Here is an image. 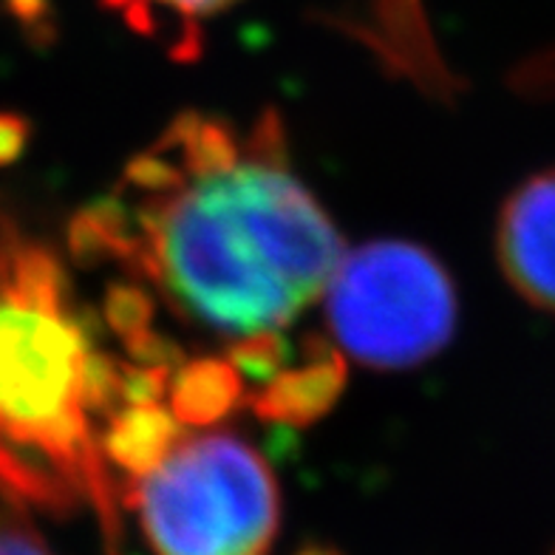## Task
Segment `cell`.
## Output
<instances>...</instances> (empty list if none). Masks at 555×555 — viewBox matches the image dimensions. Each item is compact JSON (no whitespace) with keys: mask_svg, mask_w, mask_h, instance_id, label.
Segmentation results:
<instances>
[{"mask_svg":"<svg viewBox=\"0 0 555 555\" xmlns=\"http://www.w3.org/2000/svg\"><path fill=\"white\" fill-rule=\"evenodd\" d=\"M74 253L119 272L108 321L142 365L162 321L216 346L242 380L281 369V337L323 298L344 244L286 154L275 117L188 114L72 227Z\"/></svg>","mask_w":555,"mask_h":555,"instance_id":"obj_1","label":"cell"},{"mask_svg":"<svg viewBox=\"0 0 555 555\" xmlns=\"http://www.w3.org/2000/svg\"><path fill=\"white\" fill-rule=\"evenodd\" d=\"M128 380L57 258L0 221V496L46 513L94 504L117 533L103 434Z\"/></svg>","mask_w":555,"mask_h":555,"instance_id":"obj_2","label":"cell"},{"mask_svg":"<svg viewBox=\"0 0 555 555\" xmlns=\"http://www.w3.org/2000/svg\"><path fill=\"white\" fill-rule=\"evenodd\" d=\"M122 502L154 555H270L281 525L267 460L242 437L207 425H176L125 476Z\"/></svg>","mask_w":555,"mask_h":555,"instance_id":"obj_3","label":"cell"},{"mask_svg":"<svg viewBox=\"0 0 555 555\" xmlns=\"http://www.w3.org/2000/svg\"><path fill=\"white\" fill-rule=\"evenodd\" d=\"M323 300L337 346L372 369L425 363L456 330L451 278L416 244L374 242L344 253Z\"/></svg>","mask_w":555,"mask_h":555,"instance_id":"obj_4","label":"cell"},{"mask_svg":"<svg viewBox=\"0 0 555 555\" xmlns=\"http://www.w3.org/2000/svg\"><path fill=\"white\" fill-rule=\"evenodd\" d=\"M496 253L513 289L555 312V168L527 179L504 202Z\"/></svg>","mask_w":555,"mask_h":555,"instance_id":"obj_5","label":"cell"},{"mask_svg":"<svg viewBox=\"0 0 555 555\" xmlns=\"http://www.w3.org/2000/svg\"><path fill=\"white\" fill-rule=\"evenodd\" d=\"M0 555H57L29 521L0 507Z\"/></svg>","mask_w":555,"mask_h":555,"instance_id":"obj_6","label":"cell"},{"mask_svg":"<svg viewBox=\"0 0 555 555\" xmlns=\"http://www.w3.org/2000/svg\"><path fill=\"white\" fill-rule=\"evenodd\" d=\"M145 9H159V12H168L173 17H182V21H202V17H210L221 9L233 7L235 0H139Z\"/></svg>","mask_w":555,"mask_h":555,"instance_id":"obj_7","label":"cell"},{"mask_svg":"<svg viewBox=\"0 0 555 555\" xmlns=\"http://www.w3.org/2000/svg\"><path fill=\"white\" fill-rule=\"evenodd\" d=\"M553 555H555V553H553Z\"/></svg>","mask_w":555,"mask_h":555,"instance_id":"obj_8","label":"cell"}]
</instances>
